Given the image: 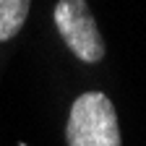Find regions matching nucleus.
Returning <instances> with one entry per match:
<instances>
[{
    "label": "nucleus",
    "mask_w": 146,
    "mask_h": 146,
    "mask_svg": "<svg viewBox=\"0 0 146 146\" xmlns=\"http://www.w3.org/2000/svg\"><path fill=\"white\" fill-rule=\"evenodd\" d=\"M68 146H120L115 104L102 91H86L70 107L65 125Z\"/></svg>",
    "instance_id": "1"
},
{
    "label": "nucleus",
    "mask_w": 146,
    "mask_h": 146,
    "mask_svg": "<svg viewBox=\"0 0 146 146\" xmlns=\"http://www.w3.org/2000/svg\"><path fill=\"white\" fill-rule=\"evenodd\" d=\"M31 0H0V42H8L21 31Z\"/></svg>",
    "instance_id": "3"
},
{
    "label": "nucleus",
    "mask_w": 146,
    "mask_h": 146,
    "mask_svg": "<svg viewBox=\"0 0 146 146\" xmlns=\"http://www.w3.org/2000/svg\"><path fill=\"white\" fill-rule=\"evenodd\" d=\"M52 18L63 42L70 47V52L78 60L99 63L104 58V39L99 34V26L91 16L86 0H58Z\"/></svg>",
    "instance_id": "2"
}]
</instances>
